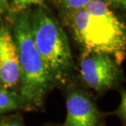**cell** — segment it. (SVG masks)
Returning <instances> with one entry per match:
<instances>
[{"label": "cell", "instance_id": "3", "mask_svg": "<svg viewBox=\"0 0 126 126\" xmlns=\"http://www.w3.org/2000/svg\"><path fill=\"white\" fill-rule=\"evenodd\" d=\"M34 44L55 83L64 84L73 68L68 39L53 17L43 9L30 16Z\"/></svg>", "mask_w": 126, "mask_h": 126}, {"label": "cell", "instance_id": "7", "mask_svg": "<svg viewBox=\"0 0 126 126\" xmlns=\"http://www.w3.org/2000/svg\"><path fill=\"white\" fill-rule=\"evenodd\" d=\"M25 109L19 94L5 89L0 84V115Z\"/></svg>", "mask_w": 126, "mask_h": 126}, {"label": "cell", "instance_id": "10", "mask_svg": "<svg viewBox=\"0 0 126 126\" xmlns=\"http://www.w3.org/2000/svg\"><path fill=\"white\" fill-rule=\"evenodd\" d=\"M44 0H13V6L16 11L20 12L33 4H39Z\"/></svg>", "mask_w": 126, "mask_h": 126}, {"label": "cell", "instance_id": "13", "mask_svg": "<svg viewBox=\"0 0 126 126\" xmlns=\"http://www.w3.org/2000/svg\"><path fill=\"white\" fill-rule=\"evenodd\" d=\"M7 0H0V9H2L3 6H5L7 3Z\"/></svg>", "mask_w": 126, "mask_h": 126}, {"label": "cell", "instance_id": "14", "mask_svg": "<svg viewBox=\"0 0 126 126\" xmlns=\"http://www.w3.org/2000/svg\"><path fill=\"white\" fill-rule=\"evenodd\" d=\"M2 9H0V14L2 13Z\"/></svg>", "mask_w": 126, "mask_h": 126}, {"label": "cell", "instance_id": "1", "mask_svg": "<svg viewBox=\"0 0 126 126\" xmlns=\"http://www.w3.org/2000/svg\"><path fill=\"white\" fill-rule=\"evenodd\" d=\"M71 26L85 53H106L120 64L125 55V28L105 2L93 0L75 10Z\"/></svg>", "mask_w": 126, "mask_h": 126}, {"label": "cell", "instance_id": "6", "mask_svg": "<svg viewBox=\"0 0 126 126\" xmlns=\"http://www.w3.org/2000/svg\"><path fill=\"white\" fill-rule=\"evenodd\" d=\"M101 114L87 94L73 91L66 97L65 126H98Z\"/></svg>", "mask_w": 126, "mask_h": 126}, {"label": "cell", "instance_id": "11", "mask_svg": "<svg viewBox=\"0 0 126 126\" xmlns=\"http://www.w3.org/2000/svg\"><path fill=\"white\" fill-rule=\"evenodd\" d=\"M125 93L122 92L121 94V102L119 106V107L117 108L116 110L114 111L116 115H118L122 120L125 121Z\"/></svg>", "mask_w": 126, "mask_h": 126}, {"label": "cell", "instance_id": "2", "mask_svg": "<svg viewBox=\"0 0 126 126\" xmlns=\"http://www.w3.org/2000/svg\"><path fill=\"white\" fill-rule=\"evenodd\" d=\"M13 39L21 71L19 96L26 110L38 109L43 106L45 96L56 83L34 44L30 15L27 12H23L16 17Z\"/></svg>", "mask_w": 126, "mask_h": 126}, {"label": "cell", "instance_id": "4", "mask_svg": "<svg viewBox=\"0 0 126 126\" xmlns=\"http://www.w3.org/2000/svg\"><path fill=\"white\" fill-rule=\"evenodd\" d=\"M80 75L89 87L97 92H105L119 79V64L108 54L85 53L80 62Z\"/></svg>", "mask_w": 126, "mask_h": 126}, {"label": "cell", "instance_id": "9", "mask_svg": "<svg viewBox=\"0 0 126 126\" xmlns=\"http://www.w3.org/2000/svg\"><path fill=\"white\" fill-rule=\"evenodd\" d=\"M93 0H62V3L69 9H80L84 8Z\"/></svg>", "mask_w": 126, "mask_h": 126}, {"label": "cell", "instance_id": "5", "mask_svg": "<svg viewBox=\"0 0 126 126\" xmlns=\"http://www.w3.org/2000/svg\"><path fill=\"white\" fill-rule=\"evenodd\" d=\"M21 80L18 53L14 39L7 27H0V84L11 90Z\"/></svg>", "mask_w": 126, "mask_h": 126}, {"label": "cell", "instance_id": "8", "mask_svg": "<svg viewBox=\"0 0 126 126\" xmlns=\"http://www.w3.org/2000/svg\"><path fill=\"white\" fill-rule=\"evenodd\" d=\"M0 126H26L21 115H0Z\"/></svg>", "mask_w": 126, "mask_h": 126}, {"label": "cell", "instance_id": "12", "mask_svg": "<svg viewBox=\"0 0 126 126\" xmlns=\"http://www.w3.org/2000/svg\"><path fill=\"white\" fill-rule=\"evenodd\" d=\"M107 1L113 5H115V6L125 7L126 0H107Z\"/></svg>", "mask_w": 126, "mask_h": 126}]
</instances>
